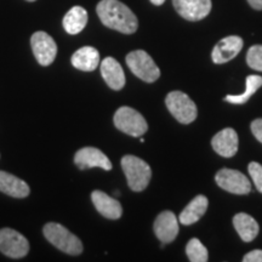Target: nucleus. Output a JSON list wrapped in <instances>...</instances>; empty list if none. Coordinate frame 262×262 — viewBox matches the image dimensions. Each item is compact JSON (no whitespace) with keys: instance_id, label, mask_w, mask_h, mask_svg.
<instances>
[{"instance_id":"30","label":"nucleus","mask_w":262,"mask_h":262,"mask_svg":"<svg viewBox=\"0 0 262 262\" xmlns=\"http://www.w3.org/2000/svg\"><path fill=\"white\" fill-rule=\"evenodd\" d=\"M27 2H35V0H27Z\"/></svg>"},{"instance_id":"12","label":"nucleus","mask_w":262,"mask_h":262,"mask_svg":"<svg viewBox=\"0 0 262 262\" xmlns=\"http://www.w3.org/2000/svg\"><path fill=\"white\" fill-rule=\"evenodd\" d=\"M244 41L238 35H229L215 45L212 49L211 58L216 64H224L232 61L243 49Z\"/></svg>"},{"instance_id":"14","label":"nucleus","mask_w":262,"mask_h":262,"mask_svg":"<svg viewBox=\"0 0 262 262\" xmlns=\"http://www.w3.org/2000/svg\"><path fill=\"white\" fill-rule=\"evenodd\" d=\"M238 145V134L231 127L219 131L211 140L212 148L219 156L224 158H232L237 155Z\"/></svg>"},{"instance_id":"20","label":"nucleus","mask_w":262,"mask_h":262,"mask_svg":"<svg viewBox=\"0 0 262 262\" xmlns=\"http://www.w3.org/2000/svg\"><path fill=\"white\" fill-rule=\"evenodd\" d=\"M233 226L235 231L238 232L239 237L243 239L244 242H253L255 238L257 237L258 231V224L254 217L250 215L245 214V212H239L233 217Z\"/></svg>"},{"instance_id":"17","label":"nucleus","mask_w":262,"mask_h":262,"mask_svg":"<svg viewBox=\"0 0 262 262\" xmlns=\"http://www.w3.org/2000/svg\"><path fill=\"white\" fill-rule=\"evenodd\" d=\"M0 192L12 198H26L31 193V188L24 180L0 170Z\"/></svg>"},{"instance_id":"7","label":"nucleus","mask_w":262,"mask_h":262,"mask_svg":"<svg viewBox=\"0 0 262 262\" xmlns=\"http://www.w3.org/2000/svg\"><path fill=\"white\" fill-rule=\"evenodd\" d=\"M219 187L233 194H248L251 191V183L243 172L233 169H221L215 175Z\"/></svg>"},{"instance_id":"23","label":"nucleus","mask_w":262,"mask_h":262,"mask_svg":"<svg viewBox=\"0 0 262 262\" xmlns=\"http://www.w3.org/2000/svg\"><path fill=\"white\" fill-rule=\"evenodd\" d=\"M186 254L191 262H206L208 261V250L198 238H192L186 245Z\"/></svg>"},{"instance_id":"16","label":"nucleus","mask_w":262,"mask_h":262,"mask_svg":"<svg viewBox=\"0 0 262 262\" xmlns=\"http://www.w3.org/2000/svg\"><path fill=\"white\" fill-rule=\"evenodd\" d=\"M101 74L108 86L113 90H122L125 85V74L116 58L106 57L101 63Z\"/></svg>"},{"instance_id":"1","label":"nucleus","mask_w":262,"mask_h":262,"mask_svg":"<svg viewBox=\"0 0 262 262\" xmlns=\"http://www.w3.org/2000/svg\"><path fill=\"white\" fill-rule=\"evenodd\" d=\"M96 12L106 27L123 34H133L139 28V21L131 10L119 0H101Z\"/></svg>"},{"instance_id":"10","label":"nucleus","mask_w":262,"mask_h":262,"mask_svg":"<svg viewBox=\"0 0 262 262\" xmlns=\"http://www.w3.org/2000/svg\"><path fill=\"white\" fill-rule=\"evenodd\" d=\"M74 163L80 170L91 168H101L106 171L112 170V163L102 150L95 147H84L77 150L74 156Z\"/></svg>"},{"instance_id":"21","label":"nucleus","mask_w":262,"mask_h":262,"mask_svg":"<svg viewBox=\"0 0 262 262\" xmlns=\"http://www.w3.org/2000/svg\"><path fill=\"white\" fill-rule=\"evenodd\" d=\"M63 28L68 34H78L88 24V12L81 6H73L63 17Z\"/></svg>"},{"instance_id":"29","label":"nucleus","mask_w":262,"mask_h":262,"mask_svg":"<svg viewBox=\"0 0 262 262\" xmlns=\"http://www.w3.org/2000/svg\"><path fill=\"white\" fill-rule=\"evenodd\" d=\"M164 2H165V0H150V3H152V4H155V5H157V6L162 5Z\"/></svg>"},{"instance_id":"4","label":"nucleus","mask_w":262,"mask_h":262,"mask_svg":"<svg viewBox=\"0 0 262 262\" xmlns=\"http://www.w3.org/2000/svg\"><path fill=\"white\" fill-rule=\"evenodd\" d=\"M126 64L130 71L146 83H155L159 79L160 71L153 58L143 50L131 51L126 55Z\"/></svg>"},{"instance_id":"18","label":"nucleus","mask_w":262,"mask_h":262,"mask_svg":"<svg viewBox=\"0 0 262 262\" xmlns=\"http://www.w3.org/2000/svg\"><path fill=\"white\" fill-rule=\"evenodd\" d=\"M209 201L205 195H196L194 199L189 202V204L183 209L181 214H180L179 221L183 226H191L195 222H198L204 216L208 209Z\"/></svg>"},{"instance_id":"15","label":"nucleus","mask_w":262,"mask_h":262,"mask_svg":"<svg viewBox=\"0 0 262 262\" xmlns=\"http://www.w3.org/2000/svg\"><path fill=\"white\" fill-rule=\"evenodd\" d=\"M91 201H93L96 210L103 217L110 219V220H118L123 215L122 204L104 192L94 191L91 193Z\"/></svg>"},{"instance_id":"11","label":"nucleus","mask_w":262,"mask_h":262,"mask_svg":"<svg viewBox=\"0 0 262 262\" xmlns=\"http://www.w3.org/2000/svg\"><path fill=\"white\" fill-rule=\"evenodd\" d=\"M173 8L187 21H201L210 14L211 0H172Z\"/></svg>"},{"instance_id":"9","label":"nucleus","mask_w":262,"mask_h":262,"mask_svg":"<svg viewBox=\"0 0 262 262\" xmlns=\"http://www.w3.org/2000/svg\"><path fill=\"white\" fill-rule=\"evenodd\" d=\"M31 47L39 64L50 66L56 58L57 45L48 33L35 32L31 38Z\"/></svg>"},{"instance_id":"25","label":"nucleus","mask_w":262,"mask_h":262,"mask_svg":"<svg viewBox=\"0 0 262 262\" xmlns=\"http://www.w3.org/2000/svg\"><path fill=\"white\" fill-rule=\"evenodd\" d=\"M249 175L253 179V182L256 186V189L262 193V165L256 162H251L248 166Z\"/></svg>"},{"instance_id":"6","label":"nucleus","mask_w":262,"mask_h":262,"mask_svg":"<svg viewBox=\"0 0 262 262\" xmlns=\"http://www.w3.org/2000/svg\"><path fill=\"white\" fill-rule=\"evenodd\" d=\"M165 104L169 112L181 124H191L196 119L198 111L195 103L187 94L182 91H171L165 98Z\"/></svg>"},{"instance_id":"13","label":"nucleus","mask_w":262,"mask_h":262,"mask_svg":"<svg viewBox=\"0 0 262 262\" xmlns=\"http://www.w3.org/2000/svg\"><path fill=\"white\" fill-rule=\"evenodd\" d=\"M153 229L157 238L163 244H169L175 241L179 234V221L172 211H163L157 216Z\"/></svg>"},{"instance_id":"19","label":"nucleus","mask_w":262,"mask_h":262,"mask_svg":"<svg viewBox=\"0 0 262 262\" xmlns=\"http://www.w3.org/2000/svg\"><path fill=\"white\" fill-rule=\"evenodd\" d=\"M71 62L77 70L93 72L96 70L98 63H100V54L93 47H84L74 52Z\"/></svg>"},{"instance_id":"5","label":"nucleus","mask_w":262,"mask_h":262,"mask_svg":"<svg viewBox=\"0 0 262 262\" xmlns=\"http://www.w3.org/2000/svg\"><path fill=\"white\" fill-rule=\"evenodd\" d=\"M114 125L133 137H141L148 130V124L142 114L131 107H120L114 114Z\"/></svg>"},{"instance_id":"3","label":"nucleus","mask_w":262,"mask_h":262,"mask_svg":"<svg viewBox=\"0 0 262 262\" xmlns=\"http://www.w3.org/2000/svg\"><path fill=\"white\" fill-rule=\"evenodd\" d=\"M122 169L125 173L127 185L131 191L142 192L152 179V170L145 160L135 156H124L122 158Z\"/></svg>"},{"instance_id":"27","label":"nucleus","mask_w":262,"mask_h":262,"mask_svg":"<svg viewBox=\"0 0 262 262\" xmlns=\"http://www.w3.org/2000/svg\"><path fill=\"white\" fill-rule=\"evenodd\" d=\"M244 262H262V250L256 249V250L250 251L243 257Z\"/></svg>"},{"instance_id":"28","label":"nucleus","mask_w":262,"mask_h":262,"mask_svg":"<svg viewBox=\"0 0 262 262\" xmlns=\"http://www.w3.org/2000/svg\"><path fill=\"white\" fill-rule=\"evenodd\" d=\"M249 5L255 10H262V0H248Z\"/></svg>"},{"instance_id":"24","label":"nucleus","mask_w":262,"mask_h":262,"mask_svg":"<svg viewBox=\"0 0 262 262\" xmlns=\"http://www.w3.org/2000/svg\"><path fill=\"white\" fill-rule=\"evenodd\" d=\"M247 63L253 70L262 72V45H254L249 49Z\"/></svg>"},{"instance_id":"26","label":"nucleus","mask_w":262,"mask_h":262,"mask_svg":"<svg viewBox=\"0 0 262 262\" xmlns=\"http://www.w3.org/2000/svg\"><path fill=\"white\" fill-rule=\"evenodd\" d=\"M251 131H253V135L256 137L257 141H260L262 143V118H258V119H255L253 123H251Z\"/></svg>"},{"instance_id":"2","label":"nucleus","mask_w":262,"mask_h":262,"mask_svg":"<svg viewBox=\"0 0 262 262\" xmlns=\"http://www.w3.org/2000/svg\"><path fill=\"white\" fill-rule=\"evenodd\" d=\"M42 233L54 247L66 254L77 256L83 253V243L80 239L60 224L49 222L42 228Z\"/></svg>"},{"instance_id":"8","label":"nucleus","mask_w":262,"mask_h":262,"mask_svg":"<svg viewBox=\"0 0 262 262\" xmlns=\"http://www.w3.org/2000/svg\"><path fill=\"white\" fill-rule=\"evenodd\" d=\"M0 251L12 258L25 257L29 251V243L24 235L12 228L0 229Z\"/></svg>"},{"instance_id":"22","label":"nucleus","mask_w":262,"mask_h":262,"mask_svg":"<svg viewBox=\"0 0 262 262\" xmlns=\"http://www.w3.org/2000/svg\"><path fill=\"white\" fill-rule=\"evenodd\" d=\"M245 84H247V89L242 95H227L225 97L226 102L234 103V104H244L247 103L253 95L256 93V91L262 86V77L261 75H248L247 80H245Z\"/></svg>"}]
</instances>
